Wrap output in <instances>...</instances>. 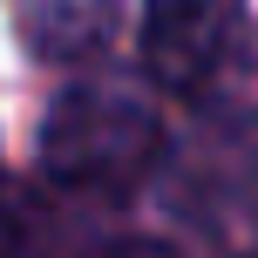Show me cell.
<instances>
[{"mask_svg": "<svg viewBox=\"0 0 258 258\" xmlns=\"http://www.w3.org/2000/svg\"><path fill=\"white\" fill-rule=\"evenodd\" d=\"M238 258H258V251H238Z\"/></svg>", "mask_w": 258, "mask_h": 258, "instance_id": "cell-6", "label": "cell"}, {"mask_svg": "<svg viewBox=\"0 0 258 258\" xmlns=\"http://www.w3.org/2000/svg\"><path fill=\"white\" fill-rule=\"evenodd\" d=\"M34 156L41 177L75 197H122L163 156V116L129 82H75L48 102Z\"/></svg>", "mask_w": 258, "mask_h": 258, "instance_id": "cell-1", "label": "cell"}, {"mask_svg": "<svg viewBox=\"0 0 258 258\" xmlns=\"http://www.w3.org/2000/svg\"><path fill=\"white\" fill-rule=\"evenodd\" d=\"M14 21L41 61H89L109 48L122 0H14Z\"/></svg>", "mask_w": 258, "mask_h": 258, "instance_id": "cell-3", "label": "cell"}, {"mask_svg": "<svg viewBox=\"0 0 258 258\" xmlns=\"http://www.w3.org/2000/svg\"><path fill=\"white\" fill-rule=\"evenodd\" d=\"M0 258H48V211L14 177H0Z\"/></svg>", "mask_w": 258, "mask_h": 258, "instance_id": "cell-4", "label": "cell"}, {"mask_svg": "<svg viewBox=\"0 0 258 258\" xmlns=\"http://www.w3.org/2000/svg\"><path fill=\"white\" fill-rule=\"evenodd\" d=\"M251 14L245 0H150L143 7V68L170 95H211L245 68Z\"/></svg>", "mask_w": 258, "mask_h": 258, "instance_id": "cell-2", "label": "cell"}, {"mask_svg": "<svg viewBox=\"0 0 258 258\" xmlns=\"http://www.w3.org/2000/svg\"><path fill=\"white\" fill-rule=\"evenodd\" d=\"M89 258H170L163 238H109V245H95Z\"/></svg>", "mask_w": 258, "mask_h": 258, "instance_id": "cell-5", "label": "cell"}]
</instances>
